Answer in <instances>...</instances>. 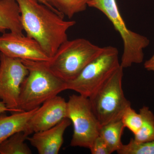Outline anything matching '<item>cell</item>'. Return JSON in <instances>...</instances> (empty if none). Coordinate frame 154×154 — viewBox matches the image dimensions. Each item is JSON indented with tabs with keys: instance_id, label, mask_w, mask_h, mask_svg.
Instances as JSON below:
<instances>
[{
	"instance_id": "1",
	"label": "cell",
	"mask_w": 154,
	"mask_h": 154,
	"mask_svg": "<svg viewBox=\"0 0 154 154\" xmlns=\"http://www.w3.org/2000/svg\"><path fill=\"white\" fill-rule=\"evenodd\" d=\"M20 11L21 22L26 35L35 39L50 58L68 40L67 32L76 24L66 21L38 0H16Z\"/></svg>"
},
{
	"instance_id": "2",
	"label": "cell",
	"mask_w": 154,
	"mask_h": 154,
	"mask_svg": "<svg viewBox=\"0 0 154 154\" xmlns=\"http://www.w3.org/2000/svg\"><path fill=\"white\" fill-rule=\"evenodd\" d=\"M22 61L28 70L20 90L19 108L22 111L36 109L67 90L66 82L54 74L45 61Z\"/></svg>"
},
{
	"instance_id": "3",
	"label": "cell",
	"mask_w": 154,
	"mask_h": 154,
	"mask_svg": "<svg viewBox=\"0 0 154 154\" xmlns=\"http://www.w3.org/2000/svg\"><path fill=\"white\" fill-rule=\"evenodd\" d=\"M83 38L67 40L59 48L49 60V69L66 82L74 79L85 67L105 50Z\"/></svg>"
},
{
	"instance_id": "4",
	"label": "cell",
	"mask_w": 154,
	"mask_h": 154,
	"mask_svg": "<svg viewBox=\"0 0 154 154\" xmlns=\"http://www.w3.org/2000/svg\"><path fill=\"white\" fill-rule=\"evenodd\" d=\"M123 68L121 66L89 98L92 110L101 126L121 119L131 102L122 87Z\"/></svg>"
},
{
	"instance_id": "5",
	"label": "cell",
	"mask_w": 154,
	"mask_h": 154,
	"mask_svg": "<svg viewBox=\"0 0 154 154\" xmlns=\"http://www.w3.org/2000/svg\"><path fill=\"white\" fill-rule=\"evenodd\" d=\"M88 7L98 9L105 14L119 33L123 43L120 65L124 68L134 63H140L144 58L143 49L149 44L145 36L129 30L122 17L116 0H91Z\"/></svg>"
},
{
	"instance_id": "6",
	"label": "cell",
	"mask_w": 154,
	"mask_h": 154,
	"mask_svg": "<svg viewBox=\"0 0 154 154\" xmlns=\"http://www.w3.org/2000/svg\"><path fill=\"white\" fill-rule=\"evenodd\" d=\"M120 66L117 48L105 47L103 52L87 65L76 78L66 82L67 90L90 98Z\"/></svg>"
},
{
	"instance_id": "7",
	"label": "cell",
	"mask_w": 154,
	"mask_h": 154,
	"mask_svg": "<svg viewBox=\"0 0 154 154\" xmlns=\"http://www.w3.org/2000/svg\"><path fill=\"white\" fill-rule=\"evenodd\" d=\"M67 103V118L73 126L70 145L90 149L99 136L101 125L92 110L90 100L82 95H72Z\"/></svg>"
},
{
	"instance_id": "8",
	"label": "cell",
	"mask_w": 154,
	"mask_h": 154,
	"mask_svg": "<svg viewBox=\"0 0 154 154\" xmlns=\"http://www.w3.org/2000/svg\"><path fill=\"white\" fill-rule=\"evenodd\" d=\"M28 70L22 60L0 52V99L13 113L19 108L20 90Z\"/></svg>"
},
{
	"instance_id": "9",
	"label": "cell",
	"mask_w": 154,
	"mask_h": 154,
	"mask_svg": "<svg viewBox=\"0 0 154 154\" xmlns=\"http://www.w3.org/2000/svg\"><path fill=\"white\" fill-rule=\"evenodd\" d=\"M0 52L22 60L48 61L50 59L37 41L23 33H3L0 36Z\"/></svg>"
},
{
	"instance_id": "10",
	"label": "cell",
	"mask_w": 154,
	"mask_h": 154,
	"mask_svg": "<svg viewBox=\"0 0 154 154\" xmlns=\"http://www.w3.org/2000/svg\"><path fill=\"white\" fill-rule=\"evenodd\" d=\"M67 118V103L61 96L48 99L37 108L28 120L23 132L29 136L51 128Z\"/></svg>"
},
{
	"instance_id": "11",
	"label": "cell",
	"mask_w": 154,
	"mask_h": 154,
	"mask_svg": "<svg viewBox=\"0 0 154 154\" xmlns=\"http://www.w3.org/2000/svg\"><path fill=\"white\" fill-rule=\"evenodd\" d=\"M72 124L69 118L63 119L49 129L33 134L27 140L39 154H57L63 143V135Z\"/></svg>"
},
{
	"instance_id": "12",
	"label": "cell",
	"mask_w": 154,
	"mask_h": 154,
	"mask_svg": "<svg viewBox=\"0 0 154 154\" xmlns=\"http://www.w3.org/2000/svg\"><path fill=\"white\" fill-rule=\"evenodd\" d=\"M22 34L20 9L16 0H0V33Z\"/></svg>"
},
{
	"instance_id": "13",
	"label": "cell",
	"mask_w": 154,
	"mask_h": 154,
	"mask_svg": "<svg viewBox=\"0 0 154 154\" xmlns=\"http://www.w3.org/2000/svg\"><path fill=\"white\" fill-rule=\"evenodd\" d=\"M38 107L30 111L12 113L10 116L0 114V143L14 134L24 131L28 120Z\"/></svg>"
},
{
	"instance_id": "14",
	"label": "cell",
	"mask_w": 154,
	"mask_h": 154,
	"mask_svg": "<svg viewBox=\"0 0 154 154\" xmlns=\"http://www.w3.org/2000/svg\"><path fill=\"white\" fill-rule=\"evenodd\" d=\"M125 128L121 119L101 126L99 136L106 143L112 153L117 152L122 146L121 137Z\"/></svg>"
},
{
	"instance_id": "15",
	"label": "cell",
	"mask_w": 154,
	"mask_h": 154,
	"mask_svg": "<svg viewBox=\"0 0 154 154\" xmlns=\"http://www.w3.org/2000/svg\"><path fill=\"white\" fill-rule=\"evenodd\" d=\"M28 136L19 131L0 143V154H31L32 151L25 143Z\"/></svg>"
},
{
	"instance_id": "16",
	"label": "cell",
	"mask_w": 154,
	"mask_h": 154,
	"mask_svg": "<svg viewBox=\"0 0 154 154\" xmlns=\"http://www.w3.org/2000/svg\"><path fill=\"white\" fill-rule=\"evenodd\" d=\"M142 122L139 131L134 134V140L137 143L154 140V114L148 107L140 109Z\"/></svg>"
},
{
	"instance_id": "17",
	"label": "cell",
	"mask_w": 154,
	"mask_h": 154,
	"mask_svg": "<svg viewBox=\"0 0 154 154\" xmlns=\"http://www.w3.org/2000/svg\"><path fill=\"white\" fill-rule=\"evenodd\" d=\"M91 0H47L53 8L65 17L72 19L75 14L84 12Z\"/></svg>"
},
{
	"instance_id": "18",
	"label": "cell",
	"mask_w": 154,
	"mask_h": 154,
	"mask_svg": "<svg viewBox=\"0 0 154 154\" xmlns=\"http://www.w3.org/2000/svg\"><path fill=\"white\" fill-rule=\"evenodd\" d=\"M117 152L119 154H154V140L137 143L131 138L128 143L122 145Z\"/></svg>"
},
{
	"instance_id": "19",
	"label": "cell",
	"mask_w": 154,
	"mask_h": 154,
	"mask_svg": "<svg viewBox=\"0 0 154 154\" xmlns=\"http://www.w3.org/2000/svg\"><path fill=\"white\" fill-rule=\"evenodd\" d=\"M121 120L125 127L135 134L140 129L142 122L141 116L131 108V106L128 107L122 116Z\"/></svg>"
},
{
	"instance_id": "20",
	"label": "cell",
	"mask_w": 154,
	"mask_h": 154,
	"mask_svg": "<svg viewBox=\"0 0 154 154\" xmlns=\"http://www.w3.org/2000/svg\"><path fill=\"white\" fill-rule=\"evenodd\" d=\"M89 149L92 154L112 153L107 144L99 136L94 140L93 144Z\"/></svg>"
},
{
	"instance_id": "21",
	"label": "cell",
	"mask_w": 154,
	"mask_h": 154,
	"mask_svg": "<svg viewBox=\"0 0 154 154\" xmlns=\"http://www.w3.org/2000/svg\"><path fill=\"white\" fill-rule=\"evenodd\" d=\"M144 66L147 70L154 72V54L150 59L146 61Z\"/></svg>"
},
{
	"instance_id": "22",
	"label": "cell",
	"mask_w": 154,
	"mask_h": 154,
	"mask_svg": "<svg viewBox=\"0 0 154 154\" xmlns=\"http://www.w3.org/2000/svg\"><path fill=\"white\" fill-rule=\"evenodd\" d=\"M6 112H10L12 113H13L12 110L8 108L2 101H0V114L5 113Z\"/></svg>"
},
{
	"instance_id": "23",
	"label": "cell",
	"mask_w": 154,
	"mask_h": 154,
	"mask_svg": "<svg viewBox=\"0 0 154 154\" xmlns=\"http://www.w3.org/2000/svg\"><path fill=\"white\" fill-rule=\"evenodd\" d=\"M38 1H39V2H40V3H42V4H44V5H45L47 6V7H48V8H50L52 9V10H53V11H56V12H58V13H59L58 11H57L56 10H55V9H54V8H53L52 6L51 5H50L49 3L48 2L47 0H38Z\"/></svg>"
}]
</instances>
